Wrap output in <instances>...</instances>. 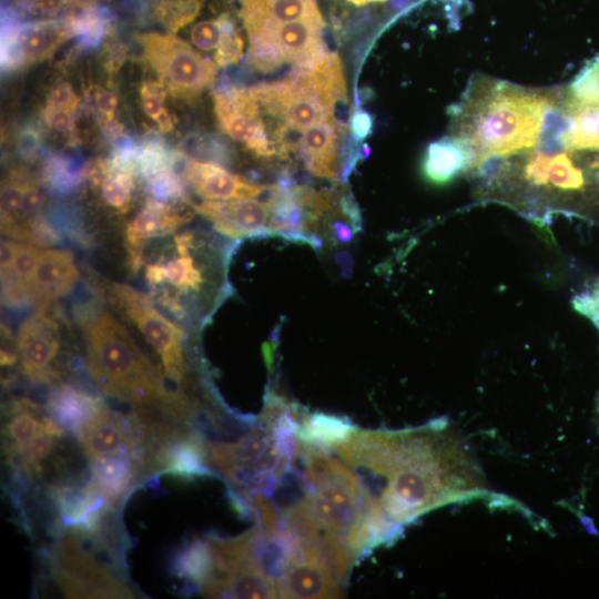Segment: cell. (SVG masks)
Here are the masks:
<instances>
[{
    "mask_svg": "<svg viewBox=\"0 0 599 599\" xmlns=\"http://www.w3.org/2000/svg\"><path fill=\"white\" fill-rule=\"evenodd\" d=\"M328 448L356 474L385 542L437 507L486 494L476 460L443 420L395 432L352 426Z\"/></svg>",
    "mask_w": 599,
    "mask_h": 599,
    "instance_id": "obj_1",
    "label": "cell"
},
{
    "mask_svg": "<svg viewBox=\"0 0 599 599\" xmlns=\"http://www.w3.org/2000/svg\"><path fill=\"white\" fill-rule=\"evenodd\" d=\"M558 99L557 93L478 77L455 111L457 138L473 149L476 164L478 159L531 148Z\"/></svg>",
    "mask_w": 599,
    "mask_h": 599,
    "instance_id": "obj_2",
    "label": "cell"
},
{
    "mask_svg": "<svg viewBox=\"0 0 599 599\" xmlns=\"http://www.w3.org/2000/svg\"><path fill=\"white\" fill-rule=\"evenodd\" d=\"M89 374L108 396L160 408L172 417L185 395L145 357L126 328L105 308L79 313Z\"/></svg>",
    "mask_w": 599,
    "mask_h": 599,
    "instance_id": "obj_3",
    "label": "cell"
},
{
    "mask_svg": "<svg viewBox=\"0 0 599 599\" xmlns=\"http://www.w3.org/2000/svg\"><path fill=\"white\" fill-rule=\"evenodd\" d=\"M250 90L271 121L270 139L282 158L293 150L287 139L292 132H303L334 114L335 104L346 100L343 67L338 55L331 52L312 67Z\"/></svg>",
    "mask_w": 599,
    "mask_h": 599,
    "instance_id": "obj_4",
    "label": "cell"
},
{
    "mask_svg": "<svg viewBox=\"0 0 599 599\" xmlns=\"http://www.w3.org/2000/svg\"><path fill=\"white\" fill-rule=\"evenodd\" d=\"M104 522L98 529L65 528L50 552L53 577L68 597H133L121 549L102 531Z\"/></svg>",
    "mask_w": 599,
    "mask_h": 599,
    "instance_id": "obj_5",
    "label": "cell"
},
{
    "mask_svg": "<svg viewBox=\"0 0 599 599\" xmlns=\"http://www.w3.org/2000/svg\"><path fill=\"white\" fill-rule=\"evenodd\" d=\"M197 244L194 233L177 234L170 246L160 251L155 262L145 265L151 297L179 319L187 318L190 300L206 283L205 266L194 255Z\"/></svg>",
    "mask_w": 599,
    "mask_h": 599,
    "instance_id": "obj_6",
    "label": "cell"
},
{
    "mask_svg": "<svg viewBox=\"0 0 599 599\" xmlns=\"http://www.w3.org/2000/svg\"><path fill=\"white\" fill-rule=\"evenodd\" d=\"M139 41L146 62L172 94L193 97L214 82L215 64L179 38L149 32Z\"/></svg>",
    "mask_w": 599,
    "mask_h": 599,
    "instance_id": "obj_7",
    "label": "cell"
},
{
    "mask_svg": "<svg viewBox=\"0 0 599 599\" xmlns=\"http://www.w3.org/2000/svg\"><path fill=\"white\" fill-rule=\"evenodd\" d=\"M114 301L159 354L164 375L181 384L185 375L183 331L154 308L150 300L131 286L114 284Z\"/></svg>",
    "mask_w": 599,
    "mask_h": 599,
    "instance_id": "obj_8",
    "label": "cell"
},
{
    "mask_svg": "<svg viewBox=\"0 0 599 599\" xmlns=\"http://www.w3.org/2000/svg\"><path fill=\"white\" fill-rule=\"evenodd\" d=\"M220 128L257 156L276 155L261 108L250 89H231L214 94Z\"/></svg>",
    "mask_w": 599,
    "mask_h": 599,
    "instance_id": "obj_9",
    "label": "cell"
},
{
    "mask_svg": "<svg viewBox=\"0 0 599 599\" xmlns=\"http://www.w3.org/2000/svg\"><path fill=\"white\" fill-rule=\"evenodd\" d=\"M70 37L67 20L6 24L1 34L2 70L14 71L45 59Z\"/></svg>",
    "mask_w": 599,
    "mask_h": 599,
    "instance_id": "obj_10",
    "label": "cell"
},
{
    "mask_svg": "<svg viewBox=\"0 0 599 599\" xmlns=\"http://www.w3.org/2000/svg\"><path fill=\"white\" fill-rule=\"evenodd\" d=\"M41 305L26 319L17 335L22 373L34 383H49L57 377L51 362L58 355V325Z\"/></svg>",
    "mask_w": 599,
    "mask_h": 599,
    "instance_id": "obj_11",
    "label": "cell"
},
{
    "mask_svg": "<svg viewBox=\"0 0 599 599\" xmlns=\"http://www.w3.org/2000/svg\"><path fill=\"white\" fill-rule=\"evenodd\" d=\"M195 209L212 222L216 231L229 237L272 235V210L268 201L206 200Z\"/></svg>",
    "mask_w": 599,
    "mask_h": 599,
    "instance_id": "obj_12",
    "label": "cell"
},
{
    "mask_svg": "<svg viewBox=\"0 0 599 599\" xmlns=\"http://www.w3.org/2000/svg\"><path fill=\"white\" fill-rule=\"evenodd\" d=\"M341 582L332 569L318 557L302 552L278 579L280 598H339Z\"/></svg>",
    "mask_w": 599,
    "mask_h": 599,
    "instance_id": "obj_13",
    "label": "cell"
},
{
    "mask_svg": "<svg viewBox=\"0 0 599 599\" xmlns=\"http://www.w3.org/2000/svg\"><path fill=\"white\" fill-rule=\"evenodd\" d=\"M185 180L205 200H245L261 196L268 187L253 184L212 163L190 159Z\"/></svg>",
    "mask_w": 599,
    "mask_h": 599,
    "instance_id": "obj_14",
    "label": "cell"
},
{
    "mask_svg": "<svg viewBox=\"0 0 599 599\" xmlns=\"http://www.w3.org/2000/svg\"><path fill=\"white\" fill-rule=\"evenodd\" d=\"M338 138L339 125L334 114L302 132L298 153L311 174L324 179H335L339 174Z\"/></svg>",
    "mask_w": 599,
    "mask_h": 599,
    "instance_id": "obj_15",
    "label": "cell"
},
{
    "mask_svg": "<svg viewBox=\"0 0 599 599\" xmlns=\"http://www.w3.org/2000/svg\"><path fill=\"white\" fill-rule=\"evenodd\" d=\"M186 216L164 202L154 199L136 213L126 229L130 266L138 271L142 263L144 242L153 237H164L180 227Z\"/></svg>",
    "mask_w": 599,
    "mask_h": 599,
    "instance_id": "obj_16",
    "label": "cell"
},
{
    "mask_svg": "<svg viewBox=\"0 0 599 599\" xmlns=\"http://www.w3.org/2000/svg\"><path fill=\"white\" fill-rule=\"evenodd\" d=\"M92 477L89 480L106 501L114 507L134 487L145 467L131 453L113 454L90 459Z\"/></svg>",
    "mask_w": 599,
    "mask_h": 599,
    "instance_id": "obj_17",
    "label": "cell"
},
{
    "mask_svg": "<svg viewBox=\"0 0 599 599\" xmlns=\"http://www.w3.org/2000/svg\"><path fill=\"white\" fill-rule=\"evenodd\" d=\"M80 273L73 255L67 250H41L33 277V298L41 305L70 292Z\"/></svg>",
    "mask_w": 599,
    "mask_h": 599,
    "instance_id": "obj_18",
    "label": "cell"
},
{
    "mask_svg": "<svg viewBox=\"0 0 599 599\" xmlns=\"http://www.w3.org/2000/svg\"><path fill=\"white\" fill-rule=\"evenodd\" d=\"M471 165H476L473 149L457 136L444 138L427 148L423 173L429 182L444 184Z\"/></svg>",
    "mask_w": 599,
    "mask_h": 599,
    "instance_id": "obj_19",
    "label": "cell"
},
{
    "mask_svg": "<svg viewBox=\"0 0 599 599\" xmlns=\"http://www.w3.org/2000/svg\"><path fill=\"white\" fill-rule=\"evenodd\" d=\"M104 404L82 388L61 384L48 398L50 417L63 429L75 435Z\"/></svg>",
    "mask_w": 599,
    "mask_h": 599,
    "instance_id": "obj_20",
    "label": "cell"
},
{
    "mask_svg": "<svg viewBox=\"0 0 599 599\" xmlns=\"http://www.w3.org/2000/svg\"><path fill=\"white\" fill-rule=\"evenodd\" d=\"M89 459L131 453L118 426L114 410L103 404L77 435Z\"/></svg>",
    "mask_w": 599,
    "mask_h": 599,
    "instance_id": "obj_21",
    "label": "cell"
},
{
    "mask_svg": "<svg viewBox=\"0 0 599 599\" xmlns=\"http://www.w3.org/2000/svg\"><path fill=\"white\" fill-rule=\"evenodd\" d=\"M171 572L201 592L213 573V552L209 538H196L184 544L173 555Z\"/></svg>",
    "mask_w": 599,
    "mask_h": 599,
    "instance_id": "obj_22",
    "label": "cell"
},
{
    "mask_svg": "<svg viewBox=\"0 0 599 599\" xmlns=\"http://www.w3.org/2000/svg\"><path fill=\"white\" fill-rule=\"evenodd\" d=\"M34 409H37V406L27 398L11 404L9 408L10 417L3 428L7 458L19 454L39 432L42 418L37 417Z\"/></svg>",
    "mask_w": 599,
    "mask_h": 599,
    "instance_id": "obj_23",
    "label": "cell"
},
{
    "mask_svg": "<svg viewBox=\"0 0 599 599\" xmlns=\"http://www.w3.org/2000/svg\"><path fill=\"white\" fill-rule=\"evenodd\" d=\"M28 176L14 172L8 176L1 186V227L9 238H12L21 215L23 192Z\"/></svg>",
    "mask_w": 599,
    "mask_h": 599,
    "instance_id": "obj_24",
    "label": "cell"
},
{
    "mask_svg": "<svg viewBox=\"0 0 599 599\" xmlns=\"http://www.w3.org/2000/svg\"><path fill=\"white\" fill-rule=\"evenodd\" d=\"M85 166L65 155H52L47 160L43 177L59 193L74 191L85 176Z\"/></svg>",
    "mask_w": 599,
    "mask_h": 599,
    "instance_id": "obj_25",
    "label": "cell"
},
{
    "mask_svg": "<svg viewBox=\"0 0 599 599\" xmlns=\"http://www.w3.org/2000/svg\"><path fill=\"white\" fill-rule=\"evenodd\" d=\"M109 21L106 13L99 9H89L67 19L71 34L87 48L100 43L108 30Z\"/></svg>",
    "mask_w": 599,
    "mask_h": 599,
    "instance_id": "obj_26",
    "label": "cell"
},
{
    "mask_svg": "<svg viewBox=\"0 0 599 599\" xmlns=\"http://www.w3.org/2000/svg\"><path fill=\"white\" fill-rule=\"evenodd\" d=\"M200 9V0H160L155 12L169 30L177 31L191 22Z\"/></svg>",
    "mask_w": 599,
    "mask_h": 599,
    "instance_id": "obj_27",
    "label": "cell"
},
{
    "mask_svg": "<svg viewBox=\"0 0 599 599\" xmlns=\"http://www.w3.org/2000/svg\"><path fill=\"white\" fill-rule=\"evenodd\" d=\"M220 21L222 34L215 52V62L220 67H226L243 57L244 41L227 16H221Z\"/></svg>",
    "mask_w": 599,
    "mask_h": 599,
    "instance_id": "obj_28",
    "label": "cell"
},
{
    "mask_svg": "<svg viewBox=\"0 0 599 599\" xmlns=\"http://www.w3.org/2000/svg\"><path fill=\"white\" fill-rule=\"evenodd\" d=\"M221 34L222 27L220 18L216 20H205L192 28L191 40L199 49L213 50L217 48Z\"/></svg>",
    "mask_w": 599,
    "mask_h": 599,
    "instance_id": "obj_29",
    "label": "cell"
},
{
    "mask_svg": "<svg viewBox=\"0 0 599 599\" xmlns=\"http://www.w3.org/2000/svg\"><path fill=\"white\" fill-rule=\"evenodd\" d=\"M162 87V84L146 82L141 88L143 110L155 122L167 112L163 105L165 92Z\"/></svg>",
    "mask_w": 599,
    "mask_h": 599,
    "instance_id": "obj_30",
    "label": "cell"
},
{
    "mask_svg": "<svg viewBox=\"0 0 599 599\" xmlns=\"http://www.w3.org/2000/svg\"><path fill=\"white\" fill-rule=\"evenodd\" d=\"M79 100L72 88L68 83L57 84L48 95L47 106L64 109L74 113Z\"/></svg>",
    "mask_w": 599,
    "mask_h": 599,
    "instance_id": "obj_31",
    "label": "cell"
},
{
    "mask_svg": "<svg viewBox=\"0 0 599 599\" xmlns=\"http://www.w3.org/2000/svg\"><path fill=\"white\" fill-rule=\"evenodd\" d=\"M85 0H20L21 6L35 13H57Z\"/></svg>",
    "mask_w": 599,
    "mask_h": 599,
    "instance_id": "obj_32",
    "label": "cell"
},
{
    "mask_svg": "<svg viewBox=\"0 0 599 599\" xmlns=\"http://www.w3.org/2000/svg\"><path fill=\"white\" fill-rule=\"evenodd\" d=\"M44 120L49 128L58 132L71 133L74 129L73 112L69 110L47 106Z\"/></svg>",
    "mask_w": 599,
    "mask_h": 599,
    "instance_id": "obj_33",
    "label": "cell"
},
{
    "mask_svg": "<svg viewBox=\"0 0 599 599\" xmlns=\"http://www.w3.org/2000/svg\"><path fill=\"white\" fill-rule=\"evenodd\" d=\"M95 105L105 126H110L118 105L116 95L106 90H100L94 97Z\"/></svg>",
    "mask_w": 599,
    "mask_h": 599,
    "instance_id": "obj_34",
    "label": "cell"
},
{
    "mask_svg": "<svg viewBox=\"0 0 599 599\" xmlns=\"http://www.w3.org/2000/svg\"><path fill=\"white\" fill-rule=\"evenodd\" d=\"M40 145L41 136L35 128L28 126L22 129L19 136V149L24 156H34L40 150Z\"/></svg>",
    "mask_w": 599,
    "mask_h": 599,
    "instance_id": "obj_35",
    "label": "cell"
},
{
    "mask_svg": "<svg viewBox=\"0 0 599 599\" xmlns=\"http://www.w3.org/2000/svg\"><path fill=\"white\" fill-rule=\"evenodd\" d=\"M352 134L357 139L366 138L372 129V119L367 112L358 111L352 119Z\"/></svg>",
    "mask_w": 599,
    "mask_h": 599,
    "instance_id": "obj_36",
    "label": "cell"
},
{
    "mask_svg": "<svg viewBox=\"0 0 599 599\" xmlns=\"http://www.w3.org/2000/svg\"><path fill=\"white\" fill-rule=\"evenodd\" d=\"M19 243L9 237L1 240V273L12 267Z\"/></svg>",
    "mask_w": 599,
    "mask_h": 599,
    "instance_id": "obj_37",
    "label": "cell"
},
{
    "mask_svg": "<svg viewBox=\"0 0 599 599\" xmlns=\"http://www.w3.org/2000/svg\"><path fill=\"white\" fill-rule=\"evenodd\" d=\"M348 1H351L352 3H354L356 6H364V4H367V3L383 2V1H386V0H348Z\"/></svg>",
    "mask_w": 599,
    "mask_h": 599,
    "instance_id": "obj_38",
    "label": "cell"
},
{
    "mask_svg": "<svg viewBox=\"0 0 599 599\" xmlns=\"http://www.w3.org/2000/svg\"><path fill=\"white\" fill-rule=\"evenodd\" d=\"M597 324V326L599 327V318L595 322Z\"/></svg>",
    "mask_w": 599,
    "mask_h": 599,
    "instance_id": "obj_39",
    "label": "cell"
}]
</instances>
